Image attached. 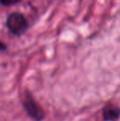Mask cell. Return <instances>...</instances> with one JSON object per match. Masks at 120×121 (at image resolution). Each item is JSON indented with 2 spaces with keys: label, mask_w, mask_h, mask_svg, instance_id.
Returning a JSON list of instances; mask_svg holds the SVG:
<instances>
[{
  "label": "cell",
  "mask_w": 120,
  "mask_h": 121,
  "mask_svg": "<svg viewBox=\"0 0 120 121\" xmlns=\"http://www.w3.org/2000/svg\"><path fill=\"white\" fill-rule=\"evenodd\" d=\"M7 27L13 35H21L28 29V23L23 14L20 13H12L7 19Z\"/></svg>",
  "instance_id": "1"
},
{
  "label": "cell",
  "mask_w": 120,
  "mask_h": 121,
  "mask_svg": "<svg viewBox=\"0 0 120 121\" xmlns=\"http://www.w3.org/2000/svg\"><path fill=\"white\" fill-rule=\"evenodd\" d=\"M120 116V109L115 105H108L103 110V118L105 121H116Z\"/></svg>",
  "instance_id": "3"
},
{
  "label": "cell",
  "mask_w": 120,
  "mask_h": 121,
  "mask_svg": "<svg viewBox=\"0 0 120 121\" xmlns=\"http://www.w3.org/2000/svg\"><path fill=\"white\" fill-rule=\"evenodd\" d=\"M23 105H24V107L27 111L28 115L35 120L40 121L45 118L44 111L30 96H26V99H25Z\"/></svg>",
  "instance_id": "2"
},
{
  "label": "cell",
  "mask_w": 120,
  "mask_h": 121,
  "mask_svg": "<svg viewBox=\"0 0 120 121\" xmlns=\"http://www.w3.org/2000/svg\"><path fill=\"white\" fill-rule=\"evenodd\" d=\"M21 0H1V3L3 6H11L21 2Z\"/></svg>",
  "instance_id": "4"
}]
</instances>
